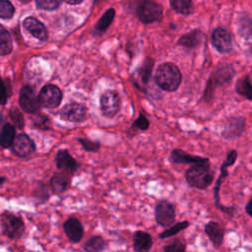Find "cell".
<instances>
[{
  "label": "cell",
  "instance_id": "cell-1",
  "mask_svg": "<svg viewBox=\"0 0 252 252\" xmlns=\"http://www.w3.org/2000/svg\"><path fill=\"white\" fill-rule=\"evenodd\" d=\"M181 73L178 67L172 63H163L156 71L155 82L163 91L173 92L181 83Z\"/></svg>",
  "mask_w": 252,
  "mask_h": 252
},
{
  "label": "cell",
  "instance_id": "cell-2",
  "mask_svg": "<svg viewBox=\"0 0 252 252\" xmlns=\"http://www.w3.org/2000/svg\"><path fill=\"white\" fill-rule=\"evenodd\" d=\"M187 183L197 189H206L214 179V173L210 169V164H194L185 173Z\"/></svg>",
  "mask_w": 252,
  "mask_h": 252
},
{
  "label": "cell",
  "instance_id": "cell-3",
  "mask_svg": "<svg viewBox=\"0 0 252 252\" xmlns=\"http://www.w3.org/2000/svg\"><path fill=\"white\" fill-rule=\"evenodd\" d=\"M137 15L142 23L151 24L161 19L162 7L152 0H142L138 5Z\"/></svg>",
  "mask_w": 252,
  "mask_h": 252
},
{
  "label": "cell",
  "instance_id": "cell-4",
  "mask_svg": "<svg viewBox=\"0 0 252 252\" xmlns=\"http://www.w3.org/2000/svg\"><path fill=\"white\" fill-rule=\"evenodd\" d=\"M237 158V152L236 151H230L227 156H226V159L224 160V162L222 163L221 167H220V174L218 178V181L215 185V191H214V194H215V202H216V206L225 212L226 214H232L233 213V210H234V207H222L220 204V184L222 182V179L224 177L227 176V171H226V168L230 165H232L235 160Z\"/></svg>",
  "mask_w": 252,
  "mask_h": 252
},
{
  "label": "cell",
  "instance_id": "cell-5",
  "mask_svg": "<svg viewBox=\"0 0 252 252\" xmlns=\"http://www.w3.org/2000/svg\"><path fill=\"white\" fill-rule=\"evenodd\" d=\"M1 226H2L3 232L11 238L20 237L25 230V225L23 220L19 217L11 213H5L2 216Z\"/></svg>",
  "mask_w": 252,
  "mask_h": 252
},
{
  "label": "cell",
  "instance_id": "cell-6",
  "mask_svg": "<svg viewBox=\"0 0 252 252\" xmlns=\"http://www.w3.org/2000/svg\"><path fill=\"white\" fill-rule=\"evenodd\" d=\"M155 218L158 224L163 227H168L173 224L175 220L174 206L168 201L161 200L156 205Z\"/></svg>",
  "mask_w": 252,
  "mask_h": 252
},
{
  "label": "cell",
  "instance_id": "cell-7",
  "mask_svg": "<svg viewBox=\"0 0 252 252\" xmlns=\"http://www.w3.org/2000/svg\"><path fill=\"white\" fill-rule=\"evenodd\" d=\"M101 113L105 117H113L117 114L120 108V97L114 91L104 92L99 99Z\"/></svg>",
  "mask_w": 252,
  "mask_h": 252
},
{
  "label": "cell",
  "instance_id": "cell-8",
  "mask_svg": "<svg viewBox=\"0 0 252 252\" xmlns=\"http://www.w3.org/2000/svg\"><path fill=\"white\" fill-rule=\"evenodd\" d=\"M61 98L62 93L60 89L54 85L44 86L37 97L39 104L47 108H54L58 106L61 102Z\"/></svg>",
  "mask_w": 252,
  "mask_h": 252
},
{
  "label": "cell",
  "instance_id": "cell-9",
  "mask_svg": "<svg viewBox=\"0 0 252 252\" xmlns=\"http://www.w3.org/2000/svg\"><path fill=\"white\" fill-rule=\"evenodd\" d=\"M19 103L22 109L29 113L35 112L39 107L38 99L33 92V90L29 87L25 86L22 88L20 92V97H19Z\"/></svg>",
  "mask_w": 252,
  "mask_h": 252
},
{
  "label": "cell",
  "instance_id": "cell-10",
  "mask_svg": "<svg viewBox=\"0 0 252 252\" xmlns=\"http://www.w3.org/2000/svg\"><path fill=\"white\" fill-rule=\"evenodd\" d=\"M61 117L67 121L71 122H81L87 117L86 107L77 102H72L66 104L61 109Z\"/></svg>",
  "mask_w": 252,
  "mask_h": 252
},
{
  "label": "cell",
  "instance_id": "cell-11",
  "mask_svg": "<svg viewBox=\"0 0 252 252\" xmlns=\"http://www.w3.org/2000/svg\"><path fill=\"white\" fill-rule=\"evenodd\" d=\"M13 152L19 156V157H28L31 154H32L35 150V146L33 141L25 134H20L17 137H15L13 143H12Z\"/></svg>",
  "mask_w": 252,
  "mask_h": 252
},
{
  "label": "cell",
  "instance_id": "cell-12",
  "mask_svg": "<svg viewBox=\"0 0 252 252\" xmlns=\"http://www.w3.org/2000/svg\"><path fill=\"white\" fill-rule=\"evenodd\" d=\"M212 42L216 49L221 53L228 52L232 46V40L229 32L222 28H217L213 32Z\"/></svg>",
  "mask_w": 252,
  "mask_h": 252
},
{
  "label": "cell",
  "instance_id": "cell-13",
  "mask_svg": "<svg viewBox=\"0 0 252 252\" xmlns=\"http://www.w3.org/2000/svg\"><path fill=\"white\" fill-rule=\"evenodd\" d=\"M55 161L57 167L68 175L73 174L79 168L77 160L66 150H60L56 154Z\"/></svg>",
  "mask_w": 252,
  "mask_h": 252
},
{
  "label": "cell",
  "instance_id": "cell-14",
  "mask_svg": "<svg viewBox=\"0 0 252 252\" xmlns=\"http://www.w3.org/2000/svg\"><path fill=\"white\" fill-rule=\"evenodd\" d=\"M63 228L69 240L73 243H78L84 235L83 225L76 218H69L67 220H65L63 223Z\"/></svg>",
  "mask_w": 252,
  "mask_h": 252
},
{
  "label": "cell",
  "instance_id": "cell-15",
  "mask_svg": "<svg viewBox=\"0 0 252 252\" xmlns=\"http://www.w3.org/2000/svg\"><path fill=\"white\" fill-rule=\"evenodd\" d=\"M170 159L174 163H193V164H210L209 159L187 154L186 152L176 149L170 154Z\"/></svg>",
  "mask_w": 252,
  "mask_h": 252
},
{
  "label": "cell",
  "instance_id": "cell-16",
  "mask_svg": "<svg viewBox=\"0 0 252 252\" xmlns=\"http://www.w3.org/2000/svg\"><path fill=\"white\" fill-rule=\"evenodd\" d=\"M23 25H24L25 29L29 32H31L34 37H36L37 39L44 41L48 38V33H47L45 27L43 26L42 23H40L35 18L29 17V18L25 19Z\"/></svg>",
  "mask_w": 252,
  "mask_h": 252
},
{
  "label": "cell",
  "instance_id": "cell-17",
  "mask_svg": "<svg viewBox=\"0 0 252 252\" xmlns=\"http://www.w3.org/2000/svg\"><path fill=\"white\" fill-rule=\"evenodd\" d=\"M153 244L150 233L138 230L133 235V249L135 252H149Z\"/></svg>",
  "mask_w": 252,
  "mask_h": 252
},
{
  "label": "cell",
  "instance_id": "cell-18",
  "mask_svg": "<svg viewBox=\"0 0 252 252\" xmlns=\"http://www.w3.org/2000/svg\"><path fill=\"white\" fill-rule=\"evenodd\" d=\"M205 232L209 236L211 242L216 246L219 247L221 245L222 240H223V235H224V230L223 228L220 225V223L216 221H209L205 225Z\"/></svg>",
  "mask_w": 252,
  "mask_h": 252
},
{
  "label": "cell",
  "instance_id": "cell-19",
  "mask_svg": "<svg viewBox=\"0 0 252 252\" xmlns=\"http://www.w3.org/2000/svg\"><path fill=\"white\" fill-rule=\"evenodd\" d=\"M203 40H204V33L198 30H194L189 33H185L184 35H182L178 40V44L188 48H192L200 44Z\"/></svg>",
  "mask_w": 252,
  "mask_h": 252
},
{
  "label": "cell",
  "instance_id": "cell-20",
  "mask_svg": "<svg viewBox=\"0 0 252 252\" xmlns=\"http://www.w3.org/2000/svg\"><path fill=\"white\" fill-rule=\"evenodd\" d=\"M70 184V177L64 172L55 173L50 179V185L55 192L61 193L67 190Z\"/></svg>",
  "mask_w": 252,
  "mask_h": 252
},
{
  "label": "cell",
  "instance_id": "cell-21",
  "mask_svg": "<svg viewBox=\"0 0 252 252\" xmlns=\"http://www.w3.org/2000/svg\"><path fill=\"white\" fill-rule=\"evenodd\" d=\"M106 242L99 235H94L84 244L85 252H102L106 248Z\"/></svg>",
  "mask_w": 252,
  "mask_h": 252
},
{
  "label": "cell",
  "instance_id": "cell-22",
  "mask_svg": "<svg viewBox=\"0 0 252 252\" xmlns=\"http://www.w3.org/2000/svg\"><path fill=\"white\" fill-rule=\"evenodd\" d=\"M15 139V129L11 124H5L0 131V145L3 148L12 146Z\"/></svg>",
  "mask_w": 252,
  "mask_h": 252
},
{
  "label": "cell",
  "instance_id": "cell-23",
  "mask_svg": "<svg viewBox=\"0 0 252 252\" xmlns=\"http://www.w3.org/2000/svg\"><path fill=\"white\" fill-rule=\"evenodd\" d=\"M13 43L10 33L0 25V53L3 55L9 54L12 51Z\"/></svg>",
  "mask_w": 252,
  "mask_h": 252
},
{
  "label": "cell",
  "instance_id": "cell-24",
  "mask_svg": "<svg viewBox=\"0 0 252 252\" xmlns=\"http://www.w3.org/2000/svg\"><path fill=\"white\" fill-rule=\"evenodd\" d=\"M114 15H115L114 9H112V8L107 9L104 12V14L100 17V19L97 21L96 25L94 26L95 31L98 32H103L109 27V25L112 23Z\"/></svg>",
  "mask_w": 252,
  "mask_h": 252
},
{
  "label": "cell",
  "instance_id": "cell-25",
  "mask_svg": "<svg viewBox=\"0 0 252 252\" xmlns=\"http://www.w3.org/2000/svg\"><path fill=\"white\" fill-rule=\"evenodd\" d=\"M171 7L182 15H189L193 11L192 0H169Z\"/></svg>",
  "mask_w": 252,
  "mask_h": 252
},
{
  "label": "cell",
  "instance_id": "cell-26",
  "mask_svg": "<svg viewBox=\"0 0 252 252\" xmlns=\"http://www.w3.org/2000/svg\"><path fill=\"white\" fill-rule=\"evenodd\" d=\"M231 124H233L232 127L226 126L225 130H224V136L227 138H231V137H235L238 136L242 133L245 122L243 121V119L241 118H234L233 121H230Z\"/></svg>",
  "mask_w": 252,
  "mask_h": 252
},
{
  "label": "cell",
  "instance_id": "cell-27",
  "mask_svg": "<svg viewBox=\"0 0 252 252\" xmlns=\"http://www.w3.org/2000/svg\"><path fill=\"white\" fill-rule=\"evenodd\" d=\"M235 90L238 94L245 96L247 99H251V83L248 76L238 80L235 86Z\"/></svg>",
  "mask_w": 252,
  "mask_h": 252
},
{
  "label": "cell",
  "instance_id": "cell-28",
  "mask_svg": "<svg viewBox=\"0 0 252 252\" xmlns=\"http://www.w3.org/2000/svg\"><path fill=\"white\" fill-rule=\"evenodd\" d=\"M188 225H189V222L186 221V220L177 222V223H175V224H173V225H170L169 228L165 229L164 231H162V232L159 234V238L163 239V238H166V237L173 236V235L177 234L178 232H180L181 230L185 229Z\"/></svg>",
  "mask_w": 252,
  "mask_h": 252
},
{
  "label": "cell",
  "instance_id": "cell-29",
  "mask_svg": "<svg viewBox=\"0 0 252 252\" xmlns=\"http://www.w3.org/2000/svg\"><path fill=\"white\" fill-rule=\"evenodd\" d=\"M15 12L14 6L8 0H0V18L10 19Z\"/></svg>",
  "mask_w": 252,
  "mask_h": 252
},
{
  "label": "cell",
  "instance_id": "cell-30",
  "mask_svg": "<svg viewBox=\"0 0 252 252\" xmlns=\"http://www.w3.org/2000/svg\"><path fill=\"white\" fill-rule=\"evenodd\" d=\"M163 252H185V244L181 240L175 239L163 247Z\"/></svg>",
  "mask_w": 252,
  "mask_h": 252
},
{
  "label": "cell",
  "instance_id": "cell-31",
  "mask_svg": "<svg viewBox=\"0 0 252 252\" xmlns=\"http://www.w3.org/2000/svg\"><path fill=\"white\" fill-rule=\"evenodd\" d=\"M36 5L39 9L43 10H54L58 8L61 0H35Z\"/></svg>",
  "mask_w": 252,
  "mask_h": 252
},
{
  "label": "cell",
  "instance_id": "cell-32",
  "mask_svg": "<svg viewBox=\"0 0 252 252\" xmlns=\"http://www.w3.org/2000/svg\"><path fill=\"white\" fill-rule=\"evenodd\" d=\"M79 142L82 144L83 148L87 152H95L98 150V148L100 146L98 143L91 141L89 139H79Z\"/></svg>",
  "mask_w": 252,
  "mask_h": 252
},
{
  "label": "cell",
  "instance_id": "cell-33",
  "mask_svg": "<svg viewBox=\"0 0 252 252\" xmlns=\"http://www.w3.org/2000/svg\"><path fill=\"white\" fill-rule=\"evenodd\" d=\"M149 127V121L148 119L144 116V115H140L139 118L133 123L132 125V129H139V130H146Z\"/></svg>",
  "mask_w": 252,
  "mask_h": 252
},
{
  "label": "cell",
  "instance_id": "cell-34",
  "mask_svg": "<svg viewBox=\"0 0 252 252\" xmlns=\"http://www.w3.org/2000/svg\"><path fill=\"white\" fill-rule=\"evenodd\" d=\"M151 71H152V64L151 65H146L143 68H141L139 70V76L140 79L142 80V82H144V84H147L149 81V78L151 76Z\"/></svg>",
  "mask_w": 252,
  "mask_h": 252
},
{
  "label": "cell",
  "instance_id": "cell-35",
  "mask_svg": "<svg viewBox=\"0 0 252 252\" xmlns=\"http://www.w3.org/2000/svg\"><path fill=\"white\" fill-rule=\"evenodd\" d=\"M34 125L36 127L41 129H47L48 128V119L44 116H38L36 119H34Z\"/></svg>",
  "mask_w": 252,
  "mask_h": 252
},
{
  "label": "cell",
  "instance_id": "cell-36",
  "mask_svg": "<svg viewBox=\"0 0 252 252\" xmlns=\"http://www.w3.org/2000/svg\"><path fill=\"white\" fill-rule=\"evenodd\" d=\"M7 101V93L3 81L0 78V104H5Z\"/></svg>",
  "mask_w": 252,
  "mask_h": 252
},
{
  "label": "cell",
  "instance_id": "cell-37",
  "mask_svg": "<svg viewBox=\"0 0 252 252\" xmlns=\"http://www.w3.org/2000/svg\"><path fill=\"white\" fill-rule=\"evenodd\" d=\"M251 207H252V200L249 199V201L247 202L246 204V207H245V210H246V213L248 216H252V210H251Z\"/></svg>",
  "mask_w": 252,
  "mask_h": 252
},
{
  "label": "cell",
  "instance_id": "cell-38",
  "mask_svg": "<svg viewBox=\"0 0 252 252\" xmlns=\"http://www.w3.org/2000/svg\"><path fill=\"white\" fill-rule=\"evenodd\" d=\"M64 1L71 5H77V4H80L83 0H64Z\"/></svg>",
  "mask_w": 252,
  "mask_h": 252
},
{
  "label": "cell",
  "instance_id": "cell-39",
  "mask_svg": "<svg viewBox=\"0 0 252 252\" xmlns=\"http://www.w3.org/2000/svg\"><path fill=\"white\" fill-rule=\"evenodd\" d=\"M2 116H1V114H0V131H1V129H2Z\"/></svg>",
  "mask_w": 252,
  "mask_h": 252
},
{
  "label": "cell",
  "instance_id": "cell-40",
  "mask_svg": "<svg viewBox=\"0 0 252 252\" xmlns=\"http://www.w3.org/2000/svg\"><path fill=\"white\" fill-rule=\"evenodd\" d=\"M21 2H23V3H29L31 0H20Z\"/></svg>",
  "mask_w": 252,
  "mask_h": 252
},
{
  "label": "cell",
  "instance_id": "cell-41",
  "mask_svg": "<svg viewBox=\"0 0 252 252\" xmlns=\"http://www.w3.org/2000/svg\"><path fill=\"white\" fill-rule=\"evenodd\" d=\"M3 180H4L3 178H0V183H1V182H3Z\"/></svg>",
  "mask_w": 252,
  "mask_h": 252
}]
</instances>
